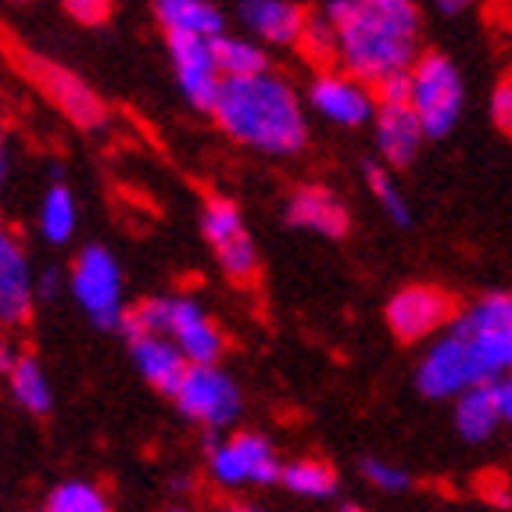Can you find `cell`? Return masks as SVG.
<instances>
[{
	"mask_svg": "<svg viewBox=\"0 0 512 512\" xmlns=\"http://www.w3.org/2000/svg\"><path fill=\"white\" fill-rule=\"evenodd\" d=\"M512 376V294H480L419 359L416 387L434 402Z\"/></svg>",
	"mask_w": 512,
	"mask_h": 512,
	"instance_id": "obj_1",
	"label": "cell"
},
{
	"mask_svg": "<svg viewBox=\"0 0 512 512\" xmlns=\"http://www.w3.org/2000/svg\"><path fill=\"white\" fill-rule=\"evenodd\" d=\"M337 33V69L376 86L416 65L423 11L412 0H330L319 8Z\"/></svg>",
	"mask_w": 512,
	"mask_h": 512,
	"instance_id": "obj_2",
	"label": "cell"
},
{
	"mask_svg": "<svg viewBox=\"0 0 512 512\" xmlns=\"http://www.w3.org/2000/svg\"><path fill=\"white\" fill-rule=\"evenodd\" d=\"M215 126L258 154L291 158L308 144V111L301 94L276 72L251 79H222L212 104Z\"/></svg>",
	"mask_w": 512,
	"mask_h": 512,
	"instance_id": "obj_3",
	"label": "cell"
},
{
	"mask_svg": "<svg viewBox=\"0 0 512 512\" xmlns=\"http://www.w3.org/2000/svg\"><path fill=\"white\" fill-rule=\"evenodd\" d=\"M466 108V83L448 54L423 51L412 65V111L427 140L448 137Z\"/></svg>",
	"mask_w": 512,
	"mask_h": 512,
	"instance_id": "obj_4",
	"label": "cell"
},
{
	"mask_svg": "<svg viewBox=\"0 0 512 512\" xmlns=\"http://www.w3.org/2000/svg\"><path fill=\"white\" fill-rule=\"evenodd\" d=\"M69 291L83 316L101 330H119L126 316V283H122V265L101 244H90L76 255L69 269Z\"/></svg>",
	"mask_w": 512,
	"mask_h": 512,
	"instance_id": "obj_5",
	"label": "cell"
},
{
	"mask_svg": "<svg viewBox=\"0 0 512 512\" xmlns=\"http://www.w3.org/2000/svg\"><path fill=\"white\" fill-rule=\"evenodd\" d=\"M208 473L222 487H269L280 484L283 462L265 434L237 430L230 437H208Z\"/></svg>",
	"mask_w": 512,
	"mask_h": 512,
	"instance_id": "obj_6",
	"label": "cell"
},
{
	"mask_svg": "<svg viewBox=\"0 0 512 512\" xmlns=\"http://www.w3.org/2000/svg\"><path fill=\"white\" fill-rule=\"evenodd\" d=\"M201 233H205L208 248H212L226 280L237 287H248L258 280L262 258H258L255 237L248 233V222L230 197H208L201 208Z\"/></svg>",
	"mask_w": 512,
	"mask_h": 512,
	"instance_id": "obj_7",
	"label": "cell"
},
{
	"mask_svg": "<svg viewBox=\"0 0 512 512\" xmlns=\"http://www.w3.org/2000/svg\"><path fill=\"white\" fill-rule=\"evenodd\" d=\"M172 402L183 419L205 427L208 434L226 430L244 412V394L222 366H190L180 387L172 391Z\"/></svg>",
	"mask_w": 512,
	"mask_h": 512,
	"instance_id": "obj_8",
	"label": "cell"
},
{
	"mask_svg": "<svg viewBox=\"0 0 512 512\" xmlns=\"http://www.w3.org/2000/svg\"><path fill=\"white\" fill-rule=\"evenodd\" d=\"M459 316V305L444 287L434 283H409L387 301V326L398 341L416 344L434 333H444Z\"/></svg>",
	"mask_w": 512,
	"mask_h": 512,
	"instance_id": "obj_9",
	"label": "cell"
},
{
	"mask_svg": "<svg viewBox=\"0 0 512 512\" xmlns=\"http://www.w3.org/2000/svg\"><path fill=\"white\" fill-rule=\"evenodd\" d=\"M305 104L316 111L319 119L333 122V126L341 129H359L376 119L373 86L359 83V79L341 69L316 72L305 90Z\"/></svg>",
	"mask_w": 512,
	"mask_h": 512,
	"instance_id": "obj_10",
	"label": "cell"
},
{
	"mask_svg": "<svg viewBox=\"0 0 512 512\" xmlns=\"http://www.w3.org/2000/svg\"><path fill=\"white\" fill-rule=\"evenodd\" d=\"M169 47V65L180 94L187 97L190 108L208 111L222 90V72L215 61V40H197V36H165Z\"/></svg>",
	"mask_w": 512,
	"mask_h": 512,
	"instance_id": "obj_11",
	"label": "cell"
},
{
	"mask_svg": "<svg viewBox=\"0 0 512 512\" xmlns=\"http://www.w3.org/2000/svg\"><path fill=\"white\" fill-rule=\"evenodd\" d=\"M187 366H219L222 351H226V333L219 330L208 308L197 298H180L169 294V330H165Z\"/></svg>",
	"mask_w": 512,
	"mask_h": 512,
	"instance_id": "obj_12",
	"label": "cell"
},
{
	"mask_svg": "<svg viewBox=\"0 0 512 512\" xmlns=\"http://www.w3.org/2000/svg\"><path fill=\"white\" fill-rule=\"evenodd\" d=\"M36 308V273L29 265L18 237L0 226V333L18 330L33 319Z\"/></svg>",
	"mask_w": 512,
	"mask_h": 512,
	"instance_id": "obj_13",
	"label": "cell"
},
{
	"mask_svg": "<svg viewBox=\"0 0 512 512\" xmlns=\"http://www.w3.org/2000/svg\"><path fill=\"white\" fill-rule=\"evenodd\" d=\"M29 72H33L36 86H40L43 94L54 101V108L65 111L76 126H83V129L104 126L108 111H104L101 97H97L94 90H90V86L76 76V72L61 69V65H54V61H43V58L29 61Z\"/></svg>",
	"mask_w": 512,
	"mask_h": 512,
	"instance_id": "obj_14",
	"label": "cell"
},
{
	"mask_svg": "<svg viewBox=\"0 0 512 512\" xmlns=\"http://www.w3.org/2000/svg\"><path fill=\"white\" fill-rule=\"evenodd\" d=\"M308 15L312 11L294 0H244L237 4L240 26L258 43H273V47H298Z\"/></svg>",
	"mask_w": 512,
	"mask_h": 512,
	"instance_id": "obj_15",
	"label": "cell"
},
{
	"mask_svg": "<svg viewBox=\"0 0 512 512\" xmlns=\"http://www.w3.org/2000/svg\"><path fill=\"white\" fill-rule=\"evenodd\" d=\"M283 215L294 230L316 233V237H344L351 230L348 205L323 183H305V187L294 190Z\"/></svg>",
	"mask_w": 512,
	"mask_h": 512,
	"instance_id": "obj_16",
	"label": "cell"
},
{
	"mask_svg": "<svg viewBox=\"0 0 512 512\" xmlns=\"http://www.w3.org/2000/svg\"><path fill=\"white\" fill-rule=\"evenodd\" d=\"M423 140H427V133L419 126L412 104H405V108H376L373 144L387 169H405V165L416 162Z\"/></svg>",
	"mask_w": 512,
	"mask_h": 512,
	"instance_id": "obj_17",
	"label": "cell"
},
{
	"mask_svg": "<svg viewBox=\"0 0 512 512\" xmlns=\"http://www.w3.org/2000/svg\"><path fill=\"white\" fill-rule=\"evenodd\" d=\"M151 11L165 36H197V40L226 36V11L212 0H158Z\"/></svg>",
	"mask_w": 512,
	"mask_h": 512,
	"instance_id": "obj_18",
	"label": "cell"
},
{
	"mask_svg": "<svg viewBox=\"0 0 512 512\" xmlns=\"http://www.w3.org/2000/svg\"><path fill=\"white\" fill-rule=\"evenodd\" d=\"M129 359L137 366V373L144 376L154 391H162L172 398V391L180 387L183 373H187V359L180 355V348L169 337H140L129 341Z\"/></svg>",
	"mask_w": 512,
	"mask_h": 512,
	"instance_id": "obj_19",
	"label": "cell"
},
{
	"mask_svg": "<svg viewBox=\"0 0 512 512\" xmlns=\"http://www.w3.org/2000/svg\"><path fill=\"white\" fill-rule=\"evenodd\" d=\"M455 430L462 441L484 444L487 437H495V430L502 427V412H498V394L495 387H473V391L455 398Z\"/></svg>",
	"mask_w": 512,
	"mask_h": 512,
	"instance_id": "obj_20",
	"label": "cell"
},
{
	"mask_svg": "<svg viewBox=\"0 0 512 512\" xmlns=\"http://www.w3.org/2000/svg\"><path fill=\"white\" fill-rule=\"evenodd\" d=\"M215 61H219L222 79H251L262 76V72H273L269 69V54L251 36H219L215 40Z\"/></svg>",
	"mask_w": 512,
	"mask_h": 512,
	"instance_id": "obj_21",
	"label": "cell"
},
{
	"mask_svg": "<svg viewBox=\"0 0 512 512\" xmlns=\"http://www.w3.org/2000/svg\"><path fill=\"white\" fill-rule=\"evenodd\" d=\"M8 387H11V398H15L29 416H47V412L54 409V387L33 355H22V359L15 362V369H11V376H8Z\"/></svg>",
	"mask_w": 512,
	"mask_h": 512,
	"instance_id": "obj_22",
	"label": "cell"
},
{
	"mask_svg": "<svg viewBox=\"0 0 512 512\" xmlns=\"http://www.w3.org/2000/svg\"><path fill=\"white\" fill-rule=\"evenodd\" d=\"M76 226H79V208H76V197L65 183H51L47 194L40 201V233L47 244L61 248V244H69L76 237Z\"/></svg>",
	"mask_w": 512,
	"mask_h": 512,
	"instance_id": "obj_23",
	"label": "cell"
},
{
	"mask_svg": "<svg viewBox=\"0 0 512 512\" xmlns=\"http://www.w3.org/2000/svg\"><path fill=\"white\" fill-rule=\"evenodd\" d=\"M280 484L298 498H333L337 495V470L323 459H294L283 466Z\"/></svg>",
	"mask_w": 512,
	"mask_h": 512,
	"instance_id": "obj_24",
	"label": "cell"
},
{
	"mask_svg": "<svg viewBox=\"0 0 512 512\" xmlns=\"http://www.w3.org/2000/svg\"><path fill=\"white\" fill-rule=\"evenodd\" d=\"M366 187H369V194L376 197V205L384 208V215L394 222V226H412V205H409V197L402 194V187L394 183V176H391V169L387 165H376V162H369L366 165Z\"/></svg>",
	"mask_w": 512,
	"mask_h": 512,
	"instance_id": "obj_25",
	"label": "cell"
},
{
	"mask_svg": "<svg viewBox=\"0 0 512 512\" xmlns=\"http://www.w3.org/2000/svg\"><path fill=\"white\" fill-rule=\"evenodd\" d=\"M47 512H111L108 495L90 480H61L47 495Z\"/></svg>",
	"mask_w": 512,
	"mask_h": 512,
	"instance_id": "obj_26",
	"label": "cell"
},
{
	"mask_svg": "<svg viewBox=\"0 0 512 512\" xmlns=\"http://www.w3.org/2000/svg\"><path fill=\"white\" fill-rule=\"evenodd\" d=\"M298 51L305 54L308 65H316L319 72L337 65V33H333V26L326 22V15L319 8L308 15L305 33H301V40H298Z\"/></svg>",
	"mask_w": 512,
	"mask_h": 512,
	"instance_id": "obj_27",
	"label": "cell"
},
{
	"mask_svg": "<svg viewBox=\"0 0 512 512\" xmlns=\"http://www.w3.org/2000/svg\"><path fill=\"white\" fill-rule=\"evenodd\" d=\"M359 470H362V477L376 487V491H387V495H398V491H409V487H412L409 470H402L398 462H387V459H376V455H369V459H362Z\"/></svg>",
	"mask_w": 512,
	"mask_h": 512,
	"instance_id": "obj_28",
	"label": "cell"
},
{
	"mask_svg": "<svg viewBox=\"0 0 512 512\" xmlns=\"http://www.w3.org/2000/svg\"><path fill=\"white\" fill-rule=\"evenodd\" d=\"M376 108H405L412 104V69L398 72V76H387L384 83L373 86Z\"/></svg>",
	"mask_w": 512,
	"mask_h": 512,
	"instance_id": "obj_29",
	"label": "cell"
},
{
	"mask_svg": "<svg viewBox=\"0 0 512 512\" xmlns=\"http://www.w3.org/2000/svg\"><path fill=\"white\" fill-rule=\"evenodd\" d=\"M491 122L512 137V76H505L502 83L491 90Z\"/></svg>",
	"mask_w": 512,
	"mask_h": 512,
	"instance_id": "obj_30",
	"label": "cell"
},
{
	"mask_svg": "<svg viewBox=\"0 0 512 512\" xmlns=\"http://www.w3.org/2000/svg\"><path fill=\"white\" fill-rule=\"evenodd\" d=\"M72 18H76L79 26H104L111 18V4L108 0H69L65 4Z\"/></svg>",
	"mask_w": 512,
	"mask_h": 512,
	"instance_id": "obj_31",
	"label": "cell"
},
{
	"mask_svg": "<svg viewBox=\"0 0 512 512\" xmlns=\"http://www.w3.org/2000/svg\"><path fill=\"white\" fill-rule=\"evenodd\" d=\"M480 495H484L487 502H495V505H509L512 502L509 480H505L502 473H480Z\"/></svg>",
	"mask_w": 512,
	"mask_h": 512,
	"instance_id": "obj_32",
	"label": "cell"
},
{
	"mask_svg": "<svg viewBox=\"0 0 512 512\" xmlns=\"http://www.w3.org/2000/svg\"><path fill=\"white\" fill-rule=\"evenodd\" d=\"M61 280H65V276H61V269H51V265H47V269H40V273H36V301L54 298V294L61 291Z\"/></svg>",
	"mask_w": 512,
	"mask_h": 512,
	"instance_id": "obj_33",
	"label": "cell"
},
{
	"mask_svg": "<svg viewBox=\"0 0 512 512\" xmlns=\"http://www.w3.org/2000/svg\"><path fill=\"white\" fill-rule=\"evenodd\" d=\"M495 394H498V412H502V423L512 427V376H505L502 384H495Z\"/></svg>",
	"mask_w": 512,
	"mask_h": 512,
	"instance_id": "obj_34",
	"label": "cell"
},
{
	"mask_svg": "<svg viewBox=\"0 0 512 512\" xmlns=\"http://www.w3.org/2000/svg\"><path fill=\"white\" fill-rule=\"evenodd\" d=\"M18 359H22V355L15 351V344H11L8 337H0V376H11Z\"/></svg>",
	"mask_w": 512,
	"mask_h": 512,
	"instance_id": "obj_35",
	"label": "cell"
},
{
	"mask_svg": "<svg viewBox=\"0 0 512 512\" xmlns=\"http://www.w3.org/2000/svg\"><path fill=\"white\" fill-rule=\"evenodd\" d=\"M434 11L437 15H462V11H470V4H466V0H437L434 4Z\"/></svg>",
	"mask_w": 512,
	"mask_h": 512,
	"instance_id": "obj_36",
	"label": "cell"
},
{
	"mask_svg": "<svg viewBox=\"0 0 512 512\" xmlns=\"http://www.w3.org/2000/svg\"><path fill=\"white\" fill-rule=\"evenodd\" d=\"M4 169L8 165H4V129H0V187H4Z\"/></svg>",
	"mask_w": 512,
	"mask_h": 512,
	"instance_id": "obj_37",
	"label": "cell"
},
{
	"mask_svg": "<svg viewBox=\"0 0 512 512\" xmlns=\"http://www.w3.org/2000/svg\"><path fill=\"white\" fill-rule=\"evenodd\" d=\"M226 512H262V509H258V505H230Z\"/></svg>",
	"mask_w": 512,
	"mask_h": 512,
	"instance_id": "obj_38",
	"label": "cell"
},
{
	"mask_svg": "<svg viewBox=\"0 0 512 512\" xmlns=\"http://www.w3.org/2000/svg\"><path fill=\"white\" fill-rule=\"evenodd\" d=\"M337 512H366V509H362V505H355V502H348V505H341Z\"/></svg>",
	"mask_w": 512,
	"mask_h": 512,
	"instance_id": "obj_39",
	"label": "cell"
},
{
	"mask_svg": "<svg viewBox=\"0 0 512 512\" xmlns=\"http://www.w3.org/2000/svg\"><path fill=\"white\" fill-rule=\"evenodd\" d=\"M165 512H190V509H183V505H172V509H165Z\"/></svg>",
	"mask_w": 512,
	"mask_h": 512,
	"instance_id": "obj_40",
	"label": "cell"
},
{
	"mask_svg": "<svg viewBox=\"0 0 512 512\" xmlns=\"http://www.w3.org/2000/svg\"><path fill=\"white\" fill-rule=\"evenodd\" d=\"M40 512H47V509H40Z\"/></svg>",
	"mask_w": 512,
	"mask_h": 512,
	"instance_id": "obj_41",
	"label": "cell"
}]
</instances>
